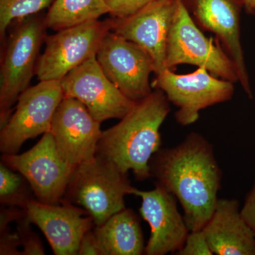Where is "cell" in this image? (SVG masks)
<instances>
[{
    "label": "cell",
    "instance_id": "24",
    "mask_svg": "<svg viewBox=\"0 0 255 255\" xmlns=\"http://www.w3.org/2000/svg\"><path fill=\"white\" fill-rule=\"evenodd\" d=\"M157 0H106L110 14L113 17H124L135 13L146 5Z\"/></svg>",
    "mask_w": 255,
    "mask_h": 255
},
{
    "label": "cell",
    "instance_id": "22",
    "mask_svg": "<svg viewBox=\"0 0 255 255\" xmlns=\"http://www.w3.org/2000/svg\"><path fill=\"white\" fill-rule=\"evenodd\" d=\"M16 223V232L18 233L21 241V247L23 248L21 255H45L44 248L41 239L36 233L32 231L31 223L26 216L20 219Z\"/></svg>",
    "mask_w": 255,
    "mask_h": 255
},
{
    "label": "cell",
    "instance_id": "12",
    "mask_svg": "<svg viewBox=\"0 0 255 255\" xmlns=\"http://www.w3.org/2000/svg\"><path fill=\"white\" fill-rule=\"evenodd\" d=\"M199 27L211 33L233 60L239 82L253 98L241 41V14L244 0H182Z\"/></svg>",
    "mask_w": 255,
    "mask_h": 255
},
{
    "label": "cell",
    "instance_id": "4",
    "mask_svg": "<svg viewBox=\"0 0 255 255\" xmlns=\"http://www.w3.org/2000/svg\"><path fill=\"white\" fill-rule=\"evenodd\" d=\"M128 174L100 156L77 166L63 200L80 206L100 226L125 209V196L134 195Z\"/></svg>",
    "mask_w": 255,
    "mask_h": 255
},
{
    "label": "cell",
    "instance_id": "2",
    "mask_svg": "<svg viewBox=\"0 0 255 255\" xmlns=\"http://www.w3.org/2000/svg\"><path fill=\"white\" fill-rule=\"evenodd\" d=\"M170 110L164 92L155 90L137 102L120 122L103 130L96 155L124 174L131 171L136 180L149 179L150 159L162 145L159 129Z\"/></svg>",
    "mask_w": 255,
    "mask_h": 255
},
{
    "label": "cell",
    "instance_id": "5",
    "mask_svg": "<svg viewBox=\"0 0 255 255\" xmlns=\"http://www.w3.org/2000/svg\"><path fill=\"white\" fill-rule=\"evenodd\" d=\"M187 64L205 68L211 75L233 82H239L236 66L223 47L215 44L196 26L182 0L169 29L166 46V69Z\"/></svg>",
    "mask_w": 255,
    "mask_h": 255
},
{
    "label": "cell",
    "instance_id": "28",
    "mask_svg": "<svg viewBox=\"0 0 255 255\" xmlns=\"http://www.w3.org/2000/svg\"><path fill=\"white\" fill-rule=\"evenodd\" d=\"M79 255H102L100 246L94 233L93 230H90L85 233L82 238L79 247Z\"/></svg>",
    "mask_w": 255,
    "mask_h": 255
},
{
    "label": "cell",
    "instance_id": "11",
    "mask_svg": "<svg viewBox=\"0 0 255 255\" xmlns=\"http://www.w3.org/2000/svg\"><path fill=\"white\" fill-rule=\"evenodd\" d=\"M60 83L64 97L80 101L100 123L124 118L136 103L106 76L96 56L71 70Z\"/></svg>",
    "mask_w": 255,
    "mask_h": 255
},
{
    "label": "cell",
    "instance_id": "7",
    "mask_svg": "<svg viewBox=\"0 0 255 255\" xmlns=\"http://www.w3.org/2000/svg\"><path fill=\"white\" fill-rule=\"evenodd\" d=\"M112 29V18L80 23L47 36L36 75L39 81H60L73 69L96 56L106 35Z\"/></svg>",
    "mask_w": 255,
    "mask_h": 255
},
{
    "label": "cell",
    "instance_id": "20",
    "mask_svg": "<svg viewBox=\"0 0 255 255\" xmlns=\"http://www.w3.org/2000/svg\"><path fill=\"white\" fill-rule=\"evenodd\" d=\"M36 199L29 183L22 174L0 162V203L1 206L25 209Z\"/></svg>",
    "mask_w": 255,
    "mask_h": 255
},
{
    "label": "cell",
    "instance_id": "23",
    "mask_svg": "<svg viewBox=\"0 0 255 255\" xmlns=\"http://www.w3.org/2000/svg\"><path fill=\"white\" fill-rule=\"evenodd\" d=\"M176 255H214L206 241L202 229L190 231L184 246Z\"/></svg>",
    "mask_w": 255,
    "mask_h": 255
},
{
    "label": "cell",
    "instance_id": "18",
    "mask_svg": "<svg viewBox=\"0 0 255 255\" xmlns=\"http://www.w3.org/2000/svg\"><path fill=\"white\" fill-rule=\"evenodd\" d=\"M94 233L102 255H141L145 252L140 220L132 209L125 208L105 223L95 226Z\"/></svg>",
    "mask_w": 255,
    "mask_h": 255
},
{
    "label": "cell",
    "instance_id": "13",
    "mask_svg": "<svg viewBox=\"0 0 255 255\" xmlns=\"http://www.w3.org/2000/svg\"><path fill=\"white\" fill-rule=\"evenodd\" d=\"M100 126L80 101L64 97L53 116L50 132L60 157L77 167L95 157L103 132Z\"/></svg>",
    "mask_w": 255,
    "mask_h": 255
},
{
    "label": "cell",
    "instance_id": "21",
    "mask_svg": "<svg viewBox=\"0 0 255 255\" xmlns=\"http://www.w3.org/2000/svg\"><path fill=\"white\" fill-rule=\"evenodd\" d=\"M55 0H0V41L14 20L43 12Z\"/></svg>",
    "mask_w": 255,
    "mask_h": 255
},
{
    "label": "cell",
    "instance_id": "17",
    "mask_svg": "<svg viewBox=\"0 0 255 255\" xmlns=\"http://www.w3.org/2000/svg\"><path fill=\"white\" fill-rule=\"evenodd\" d=\"M202 231L214 255H255V233L243 219L236 199H218Z\"/></svg>",
    "mask_w": 255,
    "mask_h": 255
},
{
    "label": "cell",
    "instance_id": "3",
    "mask_svg": "<svg viewBox=\"0 0 255 255\" xmlns=\"http://www.w3.org/2000/svg\"><path fill=\"white\" fill-rule=\"evenodd\" d=\"M43 12L14 20L1 41L0 128L7 123L18 97L29 87L48 29Z\"/></svg>",
    "mask_w": 255,
    "mask_h": 255
},
{
    "label": "cell",
    "instance_id": "1",
    "mask_svg": "<svg viewBox=\"0 0 255 255\" xmlns=\"http://www.w3.org/2000/svg\"><path fill=\"white\" fill-rule=\"evenodd\" d=\"M149 166L150 177L180 203L190 231L202 229L214 212L222 181L214 145L190 132L174 147L159 149Z\"/></svg>",
    "mask_w": 255,
    "mask_h": 255
},
{
    "label": "cell",
    "instance_id": "10",
    "mask_svg": "<svg viewBox=\"0 0 255 255\" xmlns=\"http://www.w3.org/2000/svg\"><path fill=\"white\" fill-rule=\"evenodd\" d=\"M96 58L106 76L130 100L139 102L152 92L149 78L155 72L153 60L133 42L111 31Z\"/></svg>",
    "mask_w": 255,
    "mask_h": 255
},
{
    "label": "cell",
    "instance_id": "14",
    "mask_svg": "<svg viewBox=\"0 0 255 255\" xmlns=\"http://www.w3.org/2000/svg\"><path fill=\"white\" fill-rule=\"evenodd\" d=\"M134 195L141 198L139 212L150 227L144 254H176L190 232L184 215L178 210L177 198L157 182L152 190L137 189Z\"/></svg>",
    "mask_w": 255,
    "mask_h": 255
},
{
    "label": "cell",
    "instance_id": "25",
    "mask_svg": "<svg viewBox=\"0 0 255 255\" xmlns=\"http://www.w3.org/2000/svg\"><path fill=\"white\" fill-rule=\"evenodd\" d=\"M21 246L17 232H11L9 226L0 231V255H21L18 248Z\"/></svg>",
    "mask_w": 255,
    "mask_h": 255
},
{
    "label": "cell",
    "instance_id": "19",
    "mask_svg": "<svg viewBox=\"0 0 255 255\" xmlns=\"http://www.w3.org/2000/svg\"><path fill=\"white\" fill-rule=\"evenodd\" d=\"M106 0H55L46 14L48 28L59 31L110 14Z\"/></svg>",
    "mask_w": 255,
    "mask_h": 255
},
{
    "label": "cell",
    "instance_id": "8",
    "mask_svg": "<svg viewBox=\"0 0 255 255\" xmlns=\"http://www.w3.org/2000/svg\"><path fill=\"white\" fill-rule=\"evenodd\" d=\"M64 98L58 80H43L18 97L14 113L0 128V151L17 154L25 142L50 132L53 116Z\"/></svg>",
    "mask_w": 255,
    "mask_h": 255
},
{
    "label": "cell",
    "instance_id": "6",
    "mask_svg": "<svg viewBox=\"0 0 255 255\" xmlns=\"http://www.w3.org/2000/svg\"><path fill=\"white\" fill-rule=\"evenodd\" d=\"M155 76L151 86L177 107L174 117L182 127L197 122L200 111L228 102L234 95V82L215 77L205 68L185 75L167 68Z\"/></svg>",
    "mask_w": 255,
    "mask_h": 255
},
{
    "label": "cell",
    "instance_id": "29",
    "mask_svg": "<svg viewBox=\"0 0 255 255\" xmlns=\"http://www.w3.org/2000/svg\"><path fill=\"white\" fill-rule=\"evenodd\" d=\"M244 1L246 12L255 16V0H244Z\"/></svg>",
    "mask_w": 255,
    "mask_h": 255
},
{
    "label": "cell",
    "instance_id": "26",
    "mask_svg": "<svg viewBox=\"0 0 255 255\" xmlns=\"http://www.w3.org/2000/svg\"><path fill=\"white\" fill-rule=\"evenodd\" d=\"M241 214L255 235V179L254 184L248 192L241 209Z\"/></svg>",
    "mask_w": 255,
    "mask_h": 255
},
{
    "label": "cell",
    "instance_id": "9",
    "mask_svg": "<svg viewBox=\"0 0 255 255\" xmlns=\"http://www.w3.org/2000/svg\"><path fill=\"white\" fill-rule=\"evenodd\" d=\"M1 162L26 178L37 201L51 205L63 202L77 167L60 157L50 132L22 154H2Z\"/></svg>",
    "mask_w": 255,
    "mask_h": 255
},
{
    "label": "cell",
    "instance_id": "15",
    "mask_svg": "<svg viewBox=\"0 0 255 255\" xmlns=\"http://www.w3.org/2000/svg\"><path fill=\"white\" fill-rule=\"evenodd\" d=\"M177 1L157 0L128 16H112V31L147 51L153 60L155 75L166 69V46Z\"/></svg>",
    "mask_w": 255,
    "mask_h": 255
},
{
    "label": "cell",
    "instance_id": "16",
    "mask_svg": "<svg viewBox=\"0 0 255 255\" xmlns=\"http://www.w3.org/2000/svg\"><path fill=\"white\" fill-rule=\"evenodd\" d=\"M25 210L28 221L43 232L55 255H78L82 238L95 227L85 209L65 200L51 205L34 199Z\"/></svg>",
    "mask_w": 255,
    "mask_h": 255
},
{
    "label": "cell",
    "instance_id": "27",
    "mask_svg": "<svg viewBox=\"0 0 255 255\" xmlns=\"http://www.w3.org/2000/svg\"><path fill=\"white\" fill-rule=\"evenodd\" d=\"M26 216V210L13 206H1L0 211V231L9 226L12 221L17 222Z\"/></svg>",
    "mask_w": 255,
    "mask_h": 255
}]
</instances>
